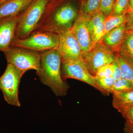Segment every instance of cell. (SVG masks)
<instances>
[{
  "label": "cell",
  "instance_id": "obj_1",
  "mask_svg": "<svg viewBox=\"0 0 133 133\" xmlns=\"http://www.w3.org/2000/svg\"><path fill=\"white\" fill-rule=\"evenodd\" d=\"M79 13L76 0H50L35 30L59 36L70 29Z\"/></svg>",
  "mask_w": 133,
  "mask_h": 133
},
{
  "label": "cell",
  "instance_id": "obj_2",
  "mask_svg": "<svg viewBox=\"0 0 133 133\" xmlns=\"http://www.w3.org/2000/svg\"><path fill=\"white\" fill-rule=\"evenodd\" d=\"M41 67L36 72L41 83L50 88L57 97L67 94L69 85L62 77L61 56L57 49L41 52Z\"/></svg>",
  "mask_w": 133,
  "mask_h": 133
},
{
  "label": "cell",
  "instance_id": "obj_3",
  "mask_svg": "<svg viewBox=\"0 0 133 133\" xmlns=\"http://www.w3.org/2000/svg\"><path fill=\"white\" fill-rule=\"evenodd\" d=\"M48 1V0H36L18 16L16 38H27L35 31Z\"/></svg>",
  "mask_w": 133,
  "mask_h": 133
},
{
  "label": "cell",
  "instance_id": "obj_4",
  "mask_svg": "<svg viewBox=\"0 0 133 133\" xmlns=\"http://www.w3.org/2000/svg\"><path fill=\"white\" fill-rule=\"evenodd\" d=\"M59 36L47 31L35 30L27 38H15L11 46H16L42 52L57 49Z\"/></svg>",
  "mask_w": 133,
  "mask_h": 133
},
{
  "label": "cell",
  "instance_id": "obj_5",
  "mask_svg": "<svg viewBox=\"0 0 133 133\" xmlns=\"http://www.w3.org/2000/svg\"><path fill=\"white\" fill-rule=\"evenodd\" d=\"M8 63L13 65L24 73L30 70L39 71L41 53L24 48L11 46L4 52Z\"/></svg>",
  "mask_w": 133,
  "mask_h": 133
},
{
  "label": "cell",
  "instance_id": "obj_6",
  "mask_svg": "<svg viewBox=\"0 0 133 133\" xmlns=\"http://www.w3.org/2000/svg\"><path fill=\"white\" fill-rule=\"evenodd\" d=\"M24 73L13 65L8 63L5 72L0 77V90L8 104L17 107L21 106L18 97L19 87Z\"/></svg>",
  "mask_w": 133,
  "mask_h": 133
},
{
  "label": "cell",
  "instance_id": "obj_7",
  "mask_svg": "<svg viewBox=\"0 0 133 133\" xmlns=\"http://www.w3.org/2000/svg\"><path fill=\"white\" fill-rule=\"evenodd\" d=\"M83 58L89 72L95 77L99 68L115 61L116 53L105 45L101 40L83 55Z\"/></svg>",
  "mask_w": 133,
  "mask_h": 133
},
{
  "label": "cell",
  "instance_id": "obj_8",
  "mask_svg": "<svg viewBox=\"0 0 133 133\" xmlns=\"http://www.w3.org/2000/svg\"><path fill=\"white\" fill-rule=\"evenodd\" d=\"M61 73L62 78L64 81L69 78L77 79L87 83L102 93L95 77L89 72L83 57L62 62Z\"/></svg>",
  "mask_w": 133,
  "mask_h": 133
},
{
  "label": "cell",
  "instance_id": "obj_9",
  "mask_svg": "<svg viewBox=\"0 0 133 133\" xmlns=\"http://www.w3.org/2000/svg\"><path fill=\"white\" fill-rule=\"evenodd\" d=\"M57 49L61 55L62 62L83 57L81 46L70 29L59 35Z\"/></svg>",
  "mask_w": 133,
  "mask_h": 133
},
{
  "label": "cell",
  "instance_id": "obj_10",
  "mask_svg": "<svg viewBox=\"0 0 133 133\" xmlns=\"http://www.w3.org/2000/svg\"><path fill=\"white\" fill-rule=\"evenodd\" d=\"M91 17L79 13L77 18L70 29L81 46L83 56L93 48L89 28Z\"/></svg>",
  "mask_w": 133,
  "mask_h": 133
},
{
  "label": "cell",
  "instance_id": "obj_11",
  "mask_svg": "<svg viewBox=\"0 0 133 133\" xmlns=\"http://www.w3.org/2000/svg\"><path fill=\"white\" fill-rule=\"evenodd\" d=\"M18 16L0 19V51L10 48L16 37Z\"/></svg>",
  "mask_w": 133,
  "mask_h": 133
},
{
  "label": "cell",
  "instance_id": "obj_12",
  "mask_svg": "<svg viewBox=\"0 0 133 133\" xmlns=\"http://www.w3.org/2000/svg\"><path fill=\"white\" fill-rule=\"evenodd\" d=\"M128 31L125 22L107 33L101 40L105 45L114 52H118L125 38Z\"/></svg>",
  "mask_w": 133,
  "mask_h": 133
},
{
  "label": "cell",
  "instance_id": "obj_13",
  "mask_svg": "<svg viewBox=\"0 0 133 133\" xmlns=\"http://www.w3.org/2000/svg\"><path fill=\"white\" fill-rule=\"evenodd\" d=\"M36 0H6L0 5V19L18 16Z\"/></svg>",
  "mask_w": 133,
  "mask_h": 133
},
{
  "label": "cell",
  "instance_id": "obj_14",
  "mask_svg": "<svg viewBox=\"0 0 133 133\" xmlns=\"http://www.w3.org/2000/svg\"><path fill=\"white\" fill-rule=\"evenodd\" d=\"M106 16L98 11L91 17L89 28L94 46L102 39L104 30L105 22Z\"/></svg>",
  "mask_w": 133,
  "mask_h": 133
},
{
  "label": "cell",
  "instance_id": "obj_15",
  "mask_svg": "<svg viewBox=\"0 0 133 133\" xmlns=\"http://www.w3.org/2000/svg\"><path fill=\"white\" fill-rule=\"evenodd\" d=\"M112 95L113 107L121 114L126 109L133 108V91Z\"/></svg>",
  "mask_w": 133,
  "mask_h": 133
},
{
  "label": "cell",
  "instance_id": "obj_16",
  "mask_svg": "<svg viewBox=\"0 0 133 133\" xmlns=\"http://www.w3.org/2000/svg\"><path fill=\"white\" fill-rule=\"evenodd\" d=\"M116 60L120 67L122 78L129 81L133 85V64L118 53Z\"/></svg>",
  "mask_w": 133,
  "mask_h": 133
},
{
  "label": "cell",
  "instance_id": "obj_17",
  "mask_svg": "<svg viewBox=\"0 0 133 133\" xmlns=\"http://www.w3.org/2000/svg\"><path fill=\"white\" fill-rule=\"evenodd\" d=\"M117 53L133 64V30H128L120 50Z\"/></svg>",
  "mask_w": 133,
  "mask_h": 133
},
{
  "label": "cell",
  "instance_id": "obj_18",
  "mask_svg": "<svg viewBox=\"0 0 133 133\" xmlns=\"http://www.w3.org/2000/svg\"><path fill=\"white\" fill-rule=\"evenodd\" d=\"M127 16V14L111 15L106 17L103 37L109 31L125 22Z\"/></svg>",
  "mask_w": 133,
  "mask_h": 133
},
{
  "label": "cell",
  "instance_id": "obj_19",
  "mask_svg": "<svg viewBox=\"0 0 133 133\" xmlns=\"http://www.w3.org/2000/svg\"><path fill=\"white\" fill-rule=\"evenodd\" d=\"M101 0H84L81 2L79 13L91 17L99 11Z\"/></svg>",
  "mask_w": 133,
  "mask_h": 133
},
{
  "label": "cell",
  "instance_id": "obj_20",
  "mask_svg": "<svg viewBox=\"0 0 133 133\" xmlns=\"http://www.w3.org/2000/svg\"><path fill=\"white\" fill-rule=\"evenodd\" d=\"M133 91V85L125 79L121 78L116 80L112 88L111 94H118Z\"/></svg>",
  "mask_w": 133,
  "mask_h": 133
},
{
  "label": "cell",
  "instance_id": "obj_21",
  "mask_svg": "<svg viewBox=\"0 0 133 133\" xmlns=\"http://www.w3.org/2000/svg\"><path fill=\"white\" fill-rule=\"evenodd\" d=\"M98 85L102 90V93L108 95L111 93L112 88L116 80L112 77L96 79Z\"/></svg>",
  "mask_w": 133,
  "mask_h": 133
},
{
  "label": "cell",
  "instance_id": "obj_22",
  "mask_svg": "<svg viewBox=\"0 0 133 133\" xmlns=\"http://www.w3.org/2000/svg\"><path fill=\"white\" fill-rule=\"evenodd\" d=\"M129 0H115L114 8L112 15L127 14Z\"/></svg>",
  "mask_w": 133,
  "mask_h": 133
},
{
  "label": "cell",
  "instance_id": "obj_23",
  "mask_svg": "<svg viewBox=\"0 0 133 133\" xmlns=\"http://www.w3.org/2000/svg\"><path fill=\"white\" fill-rule=\"evenodd\" d=\"M115 0H101L99 11L102 12L106 17L112 14Z\"/></svg>",
  "mask_w": 133,
  "mask_h": 133
},
{
  "label": "cell",
  "instance_id": "obj_24",
  "mask_svg": "<svg viewBox=\"0 0 133 133\" xmlns=\"http://www.w3.org/2000/svg\"><path fill=\"white\" fill-rule=\"evenodd\" d=\"M112 63L106 65L101 67L98 70L95 74L96 79L112 77Z\"/></svg>",
  "mask_w": 133,
  "mask_h": 133
},
{
  "label": "cell",
  "instance_id": "obj_25",
  "mask_svg": "<svg viewBox=\"0 0 133 133\" xmlns=\"http://www.w3.org/2000/svg\"><path fill=\"white\" fill-rule=\"evenodd\" d=\"M112 77L114 78L116 80H118L122 78V73L121 70L119 65L116 61V58L115 61L112 63Z\"/></svg>",
  "mask_w": 133,
  "mask_h": 133
},
{
  "label": "cell",
  "instance_id": "obj_26",
  "mask_svg": "<svg viewBox=\"0 0 133 133\" xmlns=\"http://www.w3.org/2000/svg\"><path fill=\"white\" fill-rule=\"evenodd\" d=\"M121 114L126 122L133 124V108L126 109Z\"/></svg>",
  "mask_w": 133,
  "mask_h": 133
},
{
  "label": "cell",
  "instance_id": "obj_27",
  "mask_svg": "<svg viewBox=\"0 0 133 133\" xmlns=\"http://www.w3.org/2000/svg\"><path fill=\"white\" fill-rule=\"evenodd\" d=\"M126 24L128 30H133V12L127 14Z\"/></svg>",
  "mask_w": 133,
  "mask_h": 133
},
{
  "label": "cell",
  "instance_id": "obj_28",
  "mask_svg": "<svg viewBox=\"0 0 133 133\" xmlns=\"http://www.w3.org/2000/svg\"><path fill=\"white\" fill-rule=\"evenodd\" d=\"M124 130V133H133V124L125 122Z\"/></svg>",
  "mask_w": 133,
  "mask_h": 133
},
{
  "label": "cell",
  "instance_id": "obj_29",
  "mask_svg": "<svg viewBox=\"0 0 133 133\" xmlns=\"http://www.w3.org/2000/svg\"><path fill=\"white\" fill-rule=\"evenodd\" d=\"M133 12V0H129L128 9L127 14H129Z\"/></svg>",
  "mask_w": 133,
  "mask_h": 133
},
{
  "label": "cell",
  "instance_id": "obj_30",
  "mask_svg": "<svg viewBox=\"0 0 133 133\" xmlns=\"http://www.w3.org/2000/svg\"><path fill=\"white\" fill-rule=\"evenodd\" d=\"M6 0H0V5H1Z\"/></svg>",
  "mask_w": 133,
  "mask_h": 133
},
{
  "label": "cell",
  "instance_id": "obj_31",
  "mask_svg": "<svg viewBox=\"0 0 133 133\" xmlns=\"http://www.w3.org/2000/svg\"><path fill=\"white\" fill-rule=\"evenodd\" d=\"M50 1V0H48V1Z\"/></svg>",
  "mask_w": 133,
  "mask_h": 133
}]
</instances>
